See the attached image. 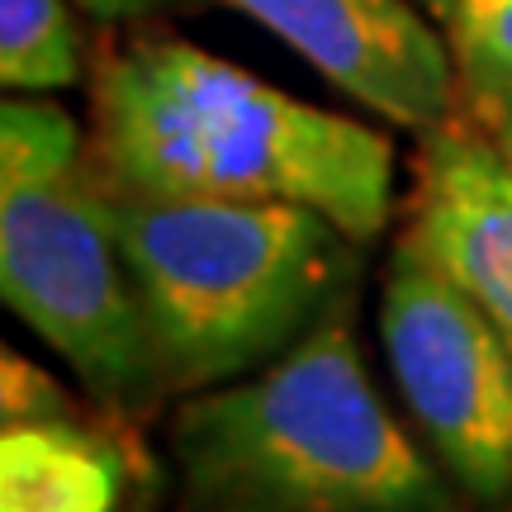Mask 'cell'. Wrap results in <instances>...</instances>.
<instances>
[{
    "instance_id": "cell-1",
    "label": "cell",
    "mask_w": 512,
    "mask_h": 512,
    "mask_svg": "<svg viewBox=\"0 0 512 512\" xmlns=\"http://www.w3.org/2000/svg\"><path fill=\"white\" fill-rule=\"evenodd\" d=\"M95 166L162 200H285L356 247L394 219V143L185 38H143L91 76Z\"/></svg>"
},
{
    "instance_id": "cell-2",
    "label": "cell",
    "mask_w": 512,
    "mask_h": 512,
    "mask_svg": "<svg viewBox=\"0 0 512 512\" xmlns=\"http://www.w3.org/2000/svg\"><path fill=\"white\" fill-rule=\"evenodd\" d=\"M166 456L176 512H465L337 313L252 375L190 394Z\"/></svg>"
},
{
    "instance_id": "cell-3",
    "label": "cell",
    "mask_w": 512,
    "mask_h": 512,
    "mask_svg": "<svg viewBox=\"0 0 512 512\" xmlns=\"http://www.w3.org/2000/svg\"><path fill=\"white\" fill-rule=\"evenodd\" d=\"M162 389L242 380L332 318L356 242L285 200H162L110 185Z\"/></svg>"
},
{
    "instance_id": "cell-4",
    "label": "cell",
    "mask_w": 512,
    "mask_h": 512,
    "mask_svg": "<svg viewBox=\"0 0 512 512\" xmlns=\"http://www.w3.org/2000/svg\"><path fill=\"white\" fill-rule=\"evenodd\" d=\"M0 290L114 418L166 394L95 152L34 95L0 110Z\"/></svg>"
},
{
    "instance_id": "cell-5",
    "label": "cell",
    "mask_w": 512,
    "mask_h": 512,
    "mask_svg": "<svg viewBox=\"0 0 512 512\" xmlns=\"http://www.w3.org/2000/svg\"><path fill=\"white\" fill-rule=\"evenodd\" d=\"M380 342L408 413L475 508L512 503V347L470 294L399 238L380 290Z\"/></svg>"
},
{
    "instance_id": "cell-6",
    "label": "cell",
    "mask_w": 512,
    "mask_h": 512,
    "mask_svg": "<svg viewBox=\"0 0 512 512\" xmlns=\"http://www.w3.org/2000/svg\"><path fill=\"white\" fill-rule=\"evenodd\" d=\"M323 72L342 95L413 133H432L460 100L456 53L418 0H228Z\"/></svg>"
},
{
    "instance_id": "cell-7",
    "label": "cell",
    "mask_w": 512,
    "mask_h": 512,
    "mask_svg": "<svg viewBox=\"0 0 512 512\" xmlns=\"http://www.w3.org/2000/svg\"><path fill=\"white\" fill-rule=\"evenodd\" d=\"M403 238L451 275L512 347V157L470 119L422 133Z\"/></svg>"
},
{
    "instance_id": "cell-8",
    "label": "cell",
    "mask_w": 512,
    "mask_h": 512,
    "mask_svg": "<svg viewBox=\"0 0 512 512\" xmlns=\"http://www.w3.org/2000/svg\"><path fill=\"white\" fill-rule=\"evenodd\" d=\"M147 475L138 441L86 408L0 432V512H124Z\"/></svg>"
},
{
    "instance_id": "cell-9",
    "label": "cell",
    "mask_w": 512,
    "mask_h": 512,
    "mask_svg": "<svg viewBox=\"0 0 512 512\" xmlns=\"http://www.w3.org/2000/svg\"><path fill=\"white\" fill-rule=\"evenodd\" d=\"M81 76V34L67 0H0L5 91H67Z\"/></svg>"
},
{
    "instance_id": "cell-10",
    "label": "cell",
    "mask_w": 512,
    "mask_h": 512,
    "mask_svg": "<svg viewBox=\"0 0 512 512\" xmlns=\"http://www.w3.org/2000/svg\"><path fill=\"white\" fill-rule=\"evenodd\" d=\"M451 53L460 91L512 81V0H456L451 5Z\"/></svg>"
},
{
    "instance_id": "cell-11",
    "label": "cell",
    "mask_w": 512,
    "mask_h": 512,
    "mask_svg": "<svg viewBox=\"0 0 512 512\" xmlns=\"http://www.w3.org/2000/svg\"><path fill=\"white\" fill-rule=\"evenodd\" d=\"M0 403H5V422L15 418H57V413H76V399L62 384L24 361L15 351H5V375H0Z\"/></svg>"
},
{
    "instance_id": "cell-12",
    "label": "cell",
    "mask_w": 512,
    "mask_h": 512,
    "mask_svg": "<svg viewBox=\"0 0 512 512\" xmlns=\"http://www.w3.org/2000/svg\"><path fill=\"white\" fill-rule=\"evenodd\" d=\"M460 100L470 105V124L479 133H489L503 152L512 157V81L508 86H479V91H460Z\"/></svg>"
},
{
    "instance_id": "cell-13",
    "label": "cell",
    "mask_w": 512,
    "mask_h": 512,
    "mask_svg": "<svg viewBox=\"0 0 512 512\" xmlns=\"http://www.w3.org/2000/svg\"><path fill=\"white\" fill-rule=\"evenodd\" d=\"M91 15H105V19H119V15H133V10H147V5H162V0H81Z\"/></svg>"
},
{
    "instance_id": "cell-14",
    "label": "cell",
    "mask_w": 512,
    "mask_h": 512,
    "mask_svg": "<svg viewBox=\"0 0 512 512\" xmlns=\"http://www.w3.org/2000/svg\"><path fill=\"white\" fill-rule=\"evenodd\" d=\"M124 512H166L162 508V484H157V475H147L143 484H138V494L128 498Z\"/></svg>"
},
{
    "instance_id": "cell-15",
    "label": "cell",
    "mask_w": 512,
    "mask_h": 512,
    "mask_svg": "<svg viewBox=\"0 0 512 512\" xmlns=\"http://www.w3.org/2000/svg\"><path fill=\"white\" fill-rule=\"evenodd\" d=\"M422 10H427V15L432 19H441V24H446V19H451V5H456V0H418Z\"/></svg>"
},
{
    "instance_id": "cell-16",
    "label": "cell",
    "mask_w": 512,
    "mask_h": 512,
    "mask_svg": "<svg viewBox=\"0 0 512 512\" xmlns=\"http://www.w3.org/2000/svg\"><path fill=\"white\" fill-rule=\"evenodd\" d=\"M494 512H512V503H508V508H494Z\"/></svg>"
}]
</instances>
